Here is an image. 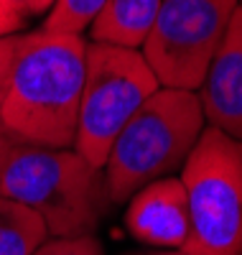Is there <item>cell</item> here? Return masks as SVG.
<instances>
[{"label": "cell", "mask_w": 242, "mask_h": 255, "mask_svg": "<svg viewBox=\"0 0 242 255\" xmlns=\"http://www.w3.org/2000/svg\"><path fill=\"white\" fill-rule=\"evenodd\" d=\"M87 41L72 33L20 36L0 125L26 145L74 148Z\"/></svg>", "instance_id": "cell-1"}, {"label": "cell", "mask_w": 242, "mask_h": 255, "mask_svg": "<svg viewBox=\"0 0 242 255\" xmlns=\"http://www.w3.org/2000/svg\"><path fill=\"white\" fill-rule=\"evenodd\" d=\"M0 197L36 212L51 238L92 235L113 204L105 171L74 148L26 143H15L0 168Z\"/></svg>", "instance_id": "cell-2"}, {"label": "cell", "mask_w": 242, "mask_h": 255, "mask_svg": "<svg viewBox=\"0 0 242 255\" xmlns=\"http://www.w3.org/2000/svg\"><path fill=\"white\" fill-rule=\"evenodd\" d=\"M204 128L196 92L158 87L113 140L102 166L110 202L122 204L143 186L181 168Z\"/></svg>", "instance_id": "cell-3"}, {"label": "cell", "mask_w": 242, "mask_h": 255, "mask_svg": "<svg viewBox=\"0 0 242 255\" xmlns=\"http://www.w3.org/2000/svg\"><path fill=\"white\" fill-rule=\"evenodd\" d=\"M181 184L189 202L186 255H242V140L204 128Z\"/></svg>", "instance_id": "cell-4"}, {"label": "cell", "mask_w": 242, "mask_h": 255, "mask_svg": "<svg viewBox=\"0 0 242 255\" xmlns=\"http://www.w3.org/2000/svg\"><path fill=\"white\" fill-rule=\"evenodd\" d=\"M156 90L158 82L138 49L87 44L74 151L102 168L118 133Z\"/></svg>", "instance_id": "cell-5"}, {"label": "cell", "mask_w": 242, "mask_h": 255, "mask_svg": "<svg viewBox=\"0 0 242 255\" xmlns=\"http://www.w3.org/2000/svg\"><path fill=\"white\" fill-rule=\"evenodd\" d=\"M240 0H163L140 46L158 87L196 92Z\"/></svg>", "instance_id": "cell-6"}, {"label": "cell", "mask_w": 242, "mask_h": 255, "mask_svg": "<svg viewBox=\"0 0 242 255\" xmlns=\"http://www.w3.org/2000/svg\"><path fill=\"white\" fill-rule=\"evenodd\" d=\"M207 128L242 140V5L196 90Z\"/></svg>", "instance_id": "cell-7"}, {"label": "cell", "mask_w": 242, "mask_h": 255, "mask_svg": "<svg viewBox=\"0 0 242 255\" xmlns=\"http://www.w3.org/2000/svg\"><path fill=\"white\" fill-rule=\"evenodd\" d=\"M125 227L135 240L161 248L181 250L189 238V202L181 179H158L127 199Z\"/></svg>", "instance_id": "cell-8"}, {"label": "cell", "mask_w": 242, "mask_h": 255, "mask_svg": "<svg viewBox=\"0 0 242 255\" xmlns=\"http://www.w3.org/2000/svg\"><path fill=\"white\" fill-rule=\"evenodd\" d=\"M161 3L163 0H107L90 26L95 44L140 49Z\"/></svg>", "instance_id": "cell-9"}, {"label": "cell", "mask_w": 242, "mask_h": 255, "mask_svg": "<svg viewBox=\"0 0 242 255\" xmlns=\"http://www.w3.org/2000/svg\"><path fill=\"white\" fill-rule=\"evenodd\" d=\"M49 240V230L36 212L0 197V255H33Z\"/></svg>", "instance_id": "cell-10"}, {"label": "cell", "mask_w": 242, "mask_h": 255, "mask_svg": "<svg viewBox=\"0 0 242 255\" xmlns=\"http://www.w3.org/2000/svg\"><path fill=\"white\" fill-rule=\"evenodd\" d=\"M107 0H54L49 15L43 20V31L82 36L84 28L95 23V18L105 8Z\"/></svg>", "instance_id": "cell-11"}, {"label": "cell", "mask_w": 242, "mask_h": 255, "mask_svg": "<svg viewBox=\"0 0 242 255\" xmlns=\"http://www.w3.org/2000/svg\"><path fill=\"white\" fill-rule=\"evenodd\" d=\"M33 255H105V250L95 235H82V238H51Z\"/></svg>", "instance_id": "cell-12"}, {"label": "cell", "mask_w": 242, "mask_h": 255, "mask_svg": "<svg viewBox=\"0 0 242 255\" xmlns=\"http://www.w3.org/2000/svg\"><path fill=\"white\" fill-rule=\"evenodd\" d=\"M18 44H20V36L0 38V105H3L5 92H8V84H10L13 64H15V54H18Z\"/></svg>", "instance_id": "cell-13"}, {"label": "cell", "mask_w": 242, "mask_h": 255, "mask_svg": "<svg viewBox=\"0 0 242 255\" xmlns=\"http://www.w3.org/2000/svg\"><path fill=\"white\" fill-rule=\"evenodd\" d=\"M26 15L18 13L15 8H10L5 0H0V38H8V36H18V31L26 26Z\"/></svg>", "instance_id": "cell-14"}, {"label": "cell", "mask_w": 242, "mask_h": 255, "mask_svg": "<svg viewBox=\"0 0 242 255\" xmlns=\"http://www.w3.org/2000/svg\"><path fill=\"white\" fill-rule=\"evenodd\" d=\"M15 138L5 130V128L3 125H0V168H3L5 166V161H8V156H10V151H13V148H15Z\"/></svg>", "instance_id": "cell-15"}, {"label": "cell", "mask_w": 242, "mask_h": 255, "mask_svg": "<svg viewBox=\"0 0 242 255\" xmlns=\"http://www.w3.org/2000/svg\"><path fill=\"white\" fill-rule=\"evenodd\" d=\"M5 3L10 8H15L18 13H23L26 18H31V3H33V0H5Z\"/></svg>", "instance_id": "cell-16"}, {"label": "cell", "mask_w": 242, "mask_h": 255, "mask_svg": "<svg viewBox=\"0 0 242 255\" xmlns=\"http://www.w3.org/2000/svg\"><path fill=\"white\" fill-rule=\"evenodd\" d=\"M51 5H54V0H33L31 3V15H36L41 10H49Z\"/></svg>", "instance_id": "cell-17"}, {"label": "cell", "mask_w": 242, "mask_h": 255, "mask_svg": "<svg viewBox=\"0 0 242 255\" xmlns=\"http://www.w3.org/2000/svg\"><path fill=\"white\" fill-rule=\"evenodd\" d=\"M130 255H143V253H130Z\"/></svg>", "instance_id": "cell-18"}, {"label": "cell", "mask_w": 242, "mask_h": 255, "mask_svg": "<svg viewBox=\"0 0 242 255\" xmlns=\"http://www.w3.org/2000/svg\"><path fill=\"white\" fill-rule=\"evenodd\" d=\"M240 5H242V0H240Z\"/></svg>", "instance_id": "cell-19"}]
</instances>
